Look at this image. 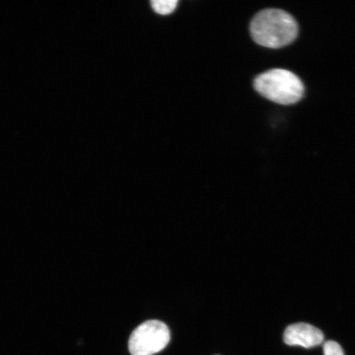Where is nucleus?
I'll use <instances>...</instances> for the list:
<instances>
[{"instance_id": "5", "label": "nucleus", "mask_w": 355, "mask_h": 355, "mask_svg": "<svg viewBox=\"0 0 355 355\" xmlns=\"http://www.w3.org/2000/svg\"><path fill=\"white\" fill-rule=\"evenodd\" d=\"M150 3L155 12L167 15L175 11L178 1L176 0H153Z\"/></svg>"}, {"instance_id": "7", "label": "nucleus", "mask_w": 355, "mask_h": 355, "mask_svg": "<svg viewBox=\"0 0 355 355\" xmlns=\"http://www.w3.org/2000/svg\"><path fill=\"white\" fill-rule=\"evenodd\" d=\"M215 355H220V354H215Z\"/></svg>"}, {"instance_id": "3", "label": "nucleus", "mask_w": 355, "mask_h": 355, "mask_svg": "<svg viewBox=\"0 0 355 355\" xmlns=\"http://www.w3.org/2000/svg\"><path fill=\"white\" fill-rule=\"evenodd\" d=\"M170 340L171 331L166 324L150 320L132 331L128 349L132 355H153L165 349Z\"/></svg>"}, {"instance_id": "2", "label": "nucleus", "mask_w": 355, "mask_h": 355, "mask_svg": "<svg viewBox=\"0 0 355 355\" xmlns=\"http://www.w3.org/2000/svg\"><path fill=\"white\" fill-rule=\"evenodd\" d=\"M255 90L270 101L290 105L303 98L304 86L300 78L286 69H275L261 73L254 80Z\"/></svg>"}, {"instance_id": "4", "label": "nucleus", "mask_w": 355, "mask_h": 355, "mask_svg": "<svg viewBox=\"0 0 355 355\" xmlns=\"http://www.w3.org/2000/svg\"><path fill=\"white\" fill-rule=\"evenodd\" d=\"M284 341L288 345L310 349L322 344L324 334L320 329L310 324L295 323L286 328L284 333Z\"/></svg>"}, {"instance_id": "6", "label": "nucleus", "mask_w": 355, "mask_h": 355, "mask_svg": "<svg viewBox=\"0 0 355 355\" xmlns=\"http://www.w3.org/2000/svg\"><path fill=\"white\" fill-rule=\"evenodd\" d=\"M324 355H345L341 346L334 340H328L323 345Z\"/></svg>"}, {"instance_id": "1", "label": "nucleus", "mask_w": 355, "mask_h": 355, "mask_svg": "<svg viewBox=\"0 0 355 355\" xmlns=\"http://www.w3.org/2000/svg\"><path fill=\"white\" fill-rule=\"evenodd\" d=\"M250 33L254 41L260 46L278 49L294 42L299 28L290 13L268 8L257 13L252 19Z\"/></svg>"}]
</instances>
